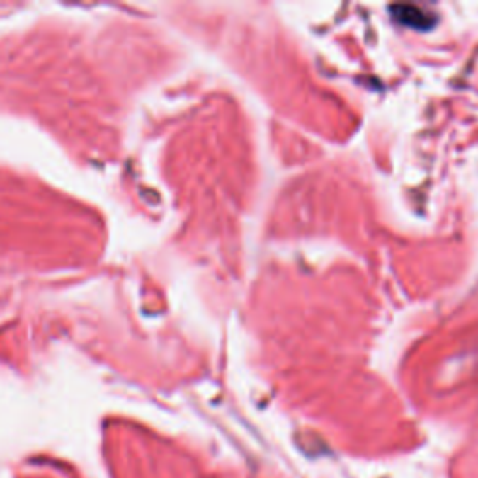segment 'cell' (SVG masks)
I'll return each mask as SVG.
<instances>
[{"mask_svg":"<svg viewBox=\"0 0 478 478\" xmlns=\"http://www.w3.org/2000/svg\"><path fill=\"white\" fill-rule=\"evenodd\" d=\"M391 16L394 17L396 21L402 23L406 26H413V28H421V30H426L430 26L436 23V19L432 17V13H428L419 6L411 4H394L391 6Z\"/></svg>","mask_w":478,"mask_h":478,"instance_id":"6da1fadb","label":"cell"}]
</instances>
